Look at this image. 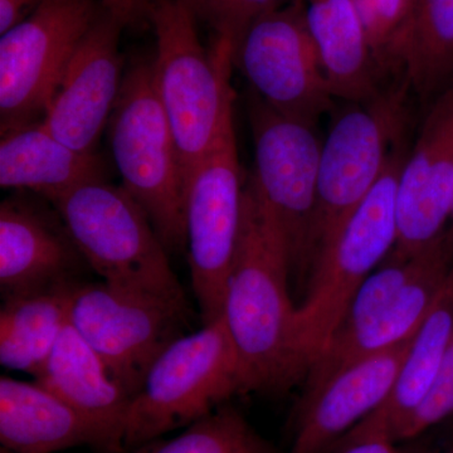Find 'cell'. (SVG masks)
Instances as JSON below:
<instances>
[{
  "label": "cell",
  "mask_w": 453,
  "mask_h": 453,
  "mask_svg": "<svg viewBox=\"0 0 453 453\" xmlns=\"http://www.w3.org/2000/svg\"><path fill=\"white\" fill-rule=\"evenodd\" d=\"M291 259L281 229L251 177L222 318L234 344L244 393H281L305 380L310 360L296 329Z\"/></svg>",
  "instance_id": "6da1fadb"
},
{
  "label": "cell",
  "mask_w": 453,
  "mask_h": 453,
  "mask_svg": "<svg viewBox=\"0 0 453 453\" xmlns=\"http://www.w3.org/2000/svg\"><path fill=\"white\" fill-rule=\"evenodd\" d=\"M196 19L180 0H150L155 91L174 135L184 192L196 166L234 127V50L219 40L205 49Z\"/></svg>",
  "instance_id": "7a4b0ae2"
},
{
  "label": "cell",
  "mask_w": 453,
  "mask_h": 453,
  "mask_svg": "<svg viewBox=\"0 0 453 453\" xmlns=\"http://www.w3.org/2000/svg\"><path fill=\"white\" fill-rule=\"evenodd\" d=\"M52 204L86 264L104 282L189 308L168 250L124 188L94 181Z\"/></svg>",
  "instance_id": "3957f363"
},
{
  "label": "cell",
  "mask_w": 453,
  "mask_h": 453,
  "mask_svg": "<svg viewBox=\"0 0 453 453\" xmlns=\"http://www.w3.org/2000/svg\"><path fill=\"white\" fill-rule=\"evenodd\" d=\"M109 129L121 187L142 205L166 250L186 251L183 175L155 91L153 59H138L124 74Z\"/></svg>",
  "instance_id": "277c9868"
},
{
  "label": "cell",
  "mask_w": 453,
  "mask_h": 453,
  "mask_svg": "<svg viewBox=\"0 0 453 453\" xmlns=\"http://www.w3.org/2000/svg\"><path fill=\"white\" fill-rule=\"evenodd\" d=\"M399 150L395 148L390 153L378 183L310 271L296 309V329L311 365L339 326L357 288L395 249L396 188L405 157Z\"/></svg>",
  "instance_id": "5b68a950"
},
{
  "label": "cell",
  "mask_w": 453,
  "mask_h": 453,
  "mask_svg": "<svg viewBox=\"0 0 453 453\" xmlns=\"http://www.w3.org/2000/svg\"><path fill=\"white\" fill-rule=\"evenodd\" d=\"M241 393L237 356L219 318L175 339L155 359L131 401L125 447L190 426Z\"/></svg>",
  "instance_id": "8992f818"
},
{
  "label": "cell",
  "mask_w": 453,
  "mask_h": 453,
  "mask_svg": "<svg viewBox=\"0 0 453 453\" xmlns=\"http://www.w3.org/2000/svg\"><path fill=\"white\" fill-rule=\"evenodd\" d=\"M401 100V95L380 94L368 103L353 104L334 121L321 149L305 281L316 259L383 174L390 142L399 130Z\"/></svg>",
  "instance_id": "52a82bcc"
},
{
  "label": "cell",
  "mask_w": 453,
  "mask_h": 453,
  "mask_svg": "<svg viewBox=\"0 0 453 453\" xmlns=\"http://www.w3.org/2000/svg\"><path fill=\"white\" fill-rule=\"evenodd\" d=\"M189 316V308L104 281L71 290V326L131 398L155 359L186 334Z\"/></svg>",
  "instance_id": "ba28073f"
},
{
  "label": "cell",
  "mask_w": 453,
  "mask_h": 453,
  "mask_svg": "<svg viewBox=\"0 0 453 453\" xmlns=\"http://www.w3.org/2000/svg\"><path fill=\"white\" fill-rule=\"evenodd\" d=\"M103 9L101 0H43L2 35V135L43 120L62 74Z\"/></svg>",
  "instance_id": "9c48e42d"
},
{
  "label": "cell",
  "mask_w": 453,
  "mask_h": 453,
  "mask_svg": "<svg viewBox=\"0 0 453 453\" xmlns=\"http://www.w3.org/2000/svg\"><path fill=\"white\" fill-rule=\"evenodd\" d=\"M244 184L232 127L196 166L184 192L186 251L203 324L222 316L242 223Z\"/></svg>",
  "instance_id": "30bf717a"
},
{
  "label": "cell",
  "mask_w": 453,
  "mask_h": 453,
  "mask_svg": "<svg viewBox=\"0 0 453 453\" xmlns=\"http://www.w3.org/2000/svg\"><path fill=\"white\" fill-rule=\"evenodd\" d=\"M247 113L255 153L253 184L281 229L292 277L305 285L323 142L315 127L275 111L252 89Z\"/></svg>",
  "instance_id": "8fae6325"
},
{
  "label": "cell",
  "mask_w": 453,
  "mask_h": 453,
  "mask_svg": "<svg viewBox=\"0 0 453 453\" xmlns=\"http://www.w3.org/2000/svg\"><path fill=\"white\" fill-rule=\"evenodd\" d=\"M251 89L275 111L316 127L334 106L305 14V0L271 12L244 35L235 55Z\"/></svg>",
  "instance_id": "7c38bea8"
},
{
  "label": "cell",
  "mask_w": 453,
  "mask_h": 453,
  "mask_svg": "<svg viewBox=\"0 0 453 453\" xmlns=\"http://www.w3.org/2000/svg\"><path fill=\"white\" fill-rule=\"evenodd\" d=\"M453 207V82L429 104L396 188V242L408 258L445 234Z\"/></svg>",
  "instance_id": "4fadbf2b"
},
{
  "label": "cell",
  "mask_w": 453,
  "mask_h": 453,
  "mask_svg": "<svg viewBox=\"0 0 453 453\" xmlns=\"http://www.w3.org/2000/svg\"><path fill=\"white\" fill-rule=\"evenodd\" d=\"M122 29L103 9L77 47L44 113V127L74 150L96 153L111 119L124 80Z\"/></svg>",
  "instance_id": "5bb4252c"
},
{
  "label": "cell",
  "mask_w": 453,
  "mask_h": 453,
  "mask_svg": "<svg viewBox=\"0 0 453 453\" xmlns=\"http://www.w3.org/2000/svg\"><path fill=\"white\" fill-rule=\"evenodd\" d=\"M88 266L64 220L26 196L0 205V292L3 300L68 288Z\"/></svg>",
  "instance_id": "9a60e30c"
},
{
  "label": "cell",
  "mask_w": 453,
  "mask_h": 453,
  "mask_svg": "<svg viewBox=\"0 0 453 453\" xmlns=\"http://www.w3.org/2000/svg\"><path fill=\"white\" fill-rule=\"evenodd\" d=\"M413 336L357 360L319 388L303 393L288 453H332L351 429L386 401Z\"/></svg>",
  "instance_id": "2e32d148"
},
{
  "label": "cell",
  "mask_w": 453,
  "mask_h": 453,
  "mask_svg": "<svg viewBox=\"0 0 453 453\" xmlns=\"http://www.w3.org/2000/svg\"><path fill=\"white\" fill-rule=\"evenodd\" d=\"M35 380L73 408L94 432L97 449H125L131 398L70 324Z\"/></svg>",
  "instance_id": "e0dca14e"
},
{
  "label": "cell",
  "mask_w": 453,
  "mask_h": 453,
  "mask_svg": "<svg viewBox=\"0 0 453 453\" xmlns=\"http://www.w3.org/2000/svg\"><path fill=\"white\" fill-rule=\"evenodd\" d=\"M440 292V276L422 251L408 258L388 256L357 288L330 340L356 335L372 325L389 332H413Z\"/></svg>",
  "instance_id": "ac0fdd59"
},
{
  "label": "cell",
  "mask_w": 453,
  "mask_h": 453,
  "mask_svg": "<svg viewBox=\"0 0 453 453\" xmlns=\"http://www.w3.org/2000/svg\"><path fill=\"white\" fill-rule=\"evenodd\" d=\"M106 166L97 153L74 150L37 121L3 134L0 186L32 192L55 203L76 188L106 180Z\"/></svg>",
  "instance_id": "d6986e66"
},
{
  "label": "cell",
  "mask_w": 453,
  "mask_h": 453,
  "mask_svg": "<svg viewBox=\"0 0 453 453\" xmlns=\"http://www.w3.org/2000/svg\"><path fill=\"white\" fill-rule=\"evenodd\" d=\"M453 335V270L442 294L414 334L386 401L351 429L401 442L402 434L434 386Z\"/></svg>",
  "instance_id": "ffe728a7"
},
{
  "label": "cell",
  "mask_w": 453,
  "mask_h": 453,
  "mask_svg": "<svg viewBox=\"0 0 453 453\" xmlns=\"http://www.w3.org/2000/svg\"><path fill=\"white\" fill-rule=\"evenodd\" d=\"M305 14L334 97L351 104L377 97L380 67L357 0H306Z\"/></svg>",
  "instance_id": "44dd1931"
},
{
  "label": "cell",
  "mask_w": 453,
  "mask_h": 453,
  "mask_svg": "<svg viewBox=\"0 0 453 453\" xmlns=\"http://www.w3.org/2000/svg\"><path fill=\"white\" fill-rule=\"evenodd\" d=\"M0 442L12 453L96 449L94 432L73 408L37 381L0 378Z\"/></svg>",
  "instance_id": "7402d4cb"
},
{
  "label": "cell",
  "mask_w": 453,
  "mask_h": 453,
  "mask_svg": "<svg viewBox=\"0 0 453 453\" xmlns=\"http://www.w3.org/2000/svg\"><path fill=\"white\" fill-rule=\"evenodd\" d=\"M389 62L399 65L408 88L434 100L453 82V0H414Z\"/></svg>",
  "instance_id": "603a6c76"
},
{
  "label": "cell",
  "mask_w": 453,
  "mask_h": 453,
  "mask_svg": "<svg viewBox=\"0 0 453 453\" xmlns=\"http://www.w3.org/2000/svg\"><path fill=\"white\" fill-rule=\"evenodd\" d=\"M76 285V283H74ZM3 300L0 310V363L35 375L70 324L73 286Z\"/></svg>",
  "instance_id": "cb8c5ba5"
},
{
  "label": "cell",
  "mask_w": 453,
  "mask_h": 453,
  "mask_svg": "<svg viewBox=\"0 0 453 453\" xmlns=\"http://www.w3.org/2000/svg\"><path fill=\"white\" fill-rule=\"evenodd\" d=\"M139 453H275V449L238 411L219 407L179 436L144 447Z\"/></svg>",
  "instance_id": "d4e9b609"
},
{
  "label": "cell",
  "mask_w": 453,
  "mask_h": 453,
  "mask_svg": "<svg viewBox=\"0 0 453 453\" xmlns=\"http://www.w3.org/2000/svg\"><path fill=\"white\" fill-rule=\"evenodd\" d=\"M285 5V0H208L201 16L216 33V40L226 42L234 55L244 35L259 18Z\"/></svg>",
  "instance_id": "484cf974"
},
{
  "label": "cell",
  "mask_w": 453,
  "mask_h": 453,
  "mask_svg": "<svg viewBox=\"0 0 453 453\" xmlns=\"http://www.w3.org/2000/svg\"><path fill=\"white\" fill-rule=\"evenodd\" d=\"M414 0H357L378 67L389 65L390 53L410 17Z\"/></svg>",
  "instance_id": "4316f807"
},
{
  "label": "cell",
  "mask_w": 453,
  "mask_h": 453,
  "mask_svg": "<svg viewBox=\"0 0 453 453\" xmlns=\"http://www.w3.org/2000/svg\"><path fill=\"white\" fill-rule=\"evenodd\" d=\"M453 414V335L425 402L408 423L401 441L421 436Z\"/></svg>",
  "instance_id": "83f0119b"
},
{
  "label": "cell",
  "mask_w": 453,
  "mask_h": 453,
  "mask_svg": "<svg viewBox=\"0 0 453 453\" xmlns=\"http://www.w3.org/2000/svg\"><path fill=\"white\" fill-rule=\"evenodd\" d=\"M332 453H404L398 442L383 434H348Z\"/></svg>",
  "instance_id": "f1b7e54d"
},
{
  "label": "cell",
  "mask_w": 453,
  "mask_h": 453,
  "mask_svg": "<svg viewBox=\"0 0 453 453\" xmlns=\"http://www.w3.org/2000/svg\"><path fill=\"white\" fill-rule=\"evenodd\" d=\"M101 4L124 28L149 20L150 0H101Z\"/></svg>",
  "instance_id": "f546056e"
},
{
  "label": "cell",
  "mask_w": 453,
  "mask_h": 453,
  "mask_svg": "<svg viewBox=\"0 0 453 453\" xmlns=\"http://www.w3.org/2000/svg\"><path fill=\"white\" fill-rule=\"evenodd\" d=\"M43 0H0V35L22 23Z\"/></svg>",
  "instance_id": "4dcf8cb0"
},
{
  "label": "cell",
  "mask_w": 453,
  "mask_h": 453,
  "mask_svg": "<svg viewBox=\"0 0 453 453\" xmlns=\"http://www.w3.org/2000/svg\"><path fill=\"white\" fill-rule=\"evenodd\" d=\"M180 2L187 5L196 14V17L198 18L201 16L202 11L204 9L205 4H207L208 0H180Z\"/></svg>",
  "instance_id": "1f68e13d"
},
{
  "label": "cell",
  "mask_w": 453,
  "mask_h": 453,
  "mask_svg": "<svg viewBox=\"0 0 453 453\" xmlns=\"http://www.w3.org/2000/svg\"><path fill=\"white\" fill-rule=\"evenodd\" d=\"M445 237H446V240L449 241V243L451 244V246L453 247V207H452L451 219H449V226H447V229L445 232Z\"/></svg>",
  "instance_id": "d6a6232c"
},
{
  "label": "cell",
  "mask_w": 453,
  "mask_h": 453,
  "mask_svg": "<svg viewBox=\"0 0 453 453\" xmlns=\"http://www.w3.org/2000/svg\"><path fill=\"white\" fill-rule=\"evenodd\" d=\"M443 453H453V447L452 449H449V451L443 452Z\"/></svg>",
  "instance_id": "836d02e7"
}]
</instances>
